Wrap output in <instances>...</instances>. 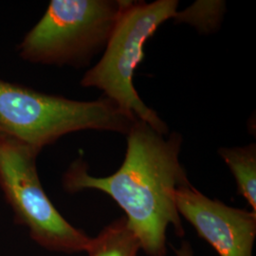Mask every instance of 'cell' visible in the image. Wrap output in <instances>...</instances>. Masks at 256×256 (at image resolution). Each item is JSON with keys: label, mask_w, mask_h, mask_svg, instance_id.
Segmentation results:
<instances>
[{"label": "cell", "mask_w": 256, "mask_h": 256, "mask_svg": "<svg viewBox=\"0 0 256 256\" xmlns=\"http://www.w3.org/2000/svg\"><path fill=\"white\" fill-rule=\"evenodd\" d=\"M225 4L221 1H198L189 8L178 12L176 20L186 22L200 32H210L218 26Z\"/></svg>", "instance_id": "obj_9"}, {"label": "cell", "mask_w": 256, "mask_h": 256, "mask_svg": "<svg viewBox=\"0 0 256 256\" xmlns=\"http://www.w3.org/2000/svg\"><path fill=\"white\" fill-rule=\"evenodd\" d=\"M126 0H52L23 37L19 56L30 63L82 66L106 48Z\"/></svg>", "instance_id": "obj_4"}, {"label": "cell", "mask_w": 256, "mask_h": 256, "mask_svg": "<svg viewBox=\"0 0 256 256\" xmlns=\"http://www.w3.org/2000/svg\"><path fill=\"white\" fill-rule=\"evenodd\" d=\"M174 252L176 256H194L192 245L187 240H183L180 246L178 248H174Z\"/></svg>", "instance_id": "obj_10"}, {"label": "cell", "mask_w": 256, "mask_h": 256, "mask_svg": "<svg viewBox=\"0 0 256 256\" xmlns=\"http://www.w3.org/2000/svg\"><path fill=\"white\" fill-rule=\"evenodd\" d=\"M176 205L187 220L220 256H254L256 212L234 208L210 200L189 182L176 191Z\"/></svg>", "instance_id": "obj_6"}, {"label": "cell", "mask_w": 256, "mask_h": 256, "mask_svg": "<svg viewBox=\"0 0 256 256\" xmlns=\"http://www.w3.org/2000/svg\"><path fill=\"white\" fill-rule=\"evenodd\" d=\"M220 155L234 174L238 192L256 212V146L220 148Z\"/></svg>", "instance_id": "obj_8"}, {"label": "cell", "mask_w": 256, "mask_h": 256, "mask_svg": "<svg viewBox=\"0 0 256 256\" xmlns=\"http://www.w3.org/2000/svg\"><path fill=\"white\" fill-rule=\"evenodd\" d=\"M140 250V240L126 216H120L92 238L86 252L88 256H138Z\"/></svg>", "instance_id": "obj_7"}, {"label": "cell", "mask_w": 256, "mask_h": 256, "mask_svg": "<svg viewBox=\"0 0 256 256\" xmlns=\"http://www.w3.org/2000/svg\"><path fill=\"white\" fill-rule=\"evenodd\" d=\"M178 6V1L176 0L152 3L128 1L101 60L81 80L82 86L100 90L120 108L162 135H168L166 124L140 98L133 77L144 57L147 40L165 21L176 18Z\"/></svg>", "instance_id": "obj_3"}, {"label": "cell", "mask_w": 256, "mask_h": 256, "mask_svg": "<svg viewBox=\"0 0 256 256\" xmlns=\"http://www.w3.org/2000/svg\"><path fill=\"white\" fill-rule=\"evenodd\" d=\"M182 144L178 133L162 135L138 120L128 132L124 162L114 174L93 176L78 160L63 176L64 190L106 194L126 212L128 226L147 256H165L168 228L180 238L185 234L176 205V189L189 182L180 162Z\"/></svg>", "instance_id": "obj_1"}, {"label": "cell", "mask_w": 256, "mask_h": 256, "mask_svg": "<svg viewBox=\"0 0 256 256\" xmlns=\"http://www.w3.org/2000/svg\"><path fill=\"white\" fill-rule=\"evenodd\" d=\"M39 153L0 135V189L16 222L37 245L68 254L86 252L92 238L64 220L43 189L37 171Z\"/></svg>", "instance_id": "obj_5"}, {"label": "cell", "mask_w": 256, "mask_h": 256, "mask_svg": "<svg viewBox=\"0 0 256 256\" xmlns=\"http://www.w3.org/2000/svg\"><path fill=\"white\" fill-rule=\"evenodd\" d=\"M106 97L70 100L0 79V135L37 151L82 130L126 134L137 122Z\"/></svg>", "instance_id": "obj_2"}]
</instances>
